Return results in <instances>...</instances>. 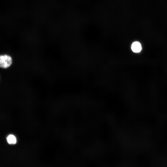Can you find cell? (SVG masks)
Returning a JSON list of instances; mask_svg holds the SVG:
<instances>
[{
  "instance_id": "cell-1",
  "label": "cell",
  "mask_w": 167,
  "mask_h": 167,
  "mask_svg": "<svg viewBox=\"0 0 167 167\" xmlns=\"http://www.w3.org/2000/svg\"><path fill=\"white\" fill-rule=\"evenodd\" d=\"M12 63L11 57L8 55H0V67L6 69L10 67Z\"/></svg>"
},
{
  "instance_id": "cell-2",
  "label": "cell",
  "mask_w": 167,
  "mask_h": 167,
  "mask_svg": "<svg viewBox=\"0 0 167 167\" xmlns=\"http://www.w3.org/2000/svg\"><path fill=\"white\" fill-rule=\"evenodd\" d=\"M131 49L132 51L134 52H140L142 49L141 45L140 42H134L132 45Z\"/></svg>"
},
{
  "instance_id": "cell-3",
  "label": "cell",
  "mask_w": 167,
  "mask_h": 167,
  "mask_svg": "<svg viewBox=\"0 0 167 167\" xmlns=\"http://www.w3.org/2000/svg\"><path fill=\"white\" fill-rule=\"evenodd\" d=\"M7 140L8 144L10 145H14L17 142L16 137L12 134L9 135L7 136Z\"/></svg>"
}]
</instances>
